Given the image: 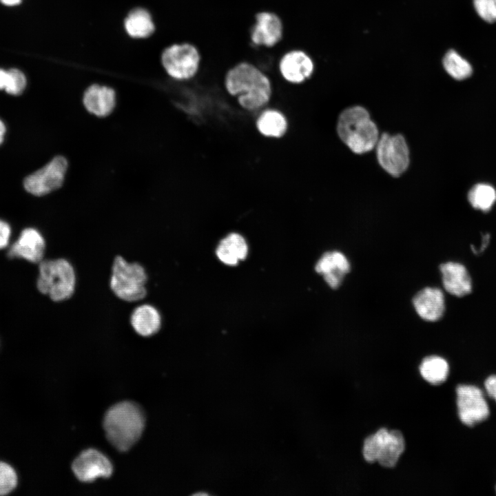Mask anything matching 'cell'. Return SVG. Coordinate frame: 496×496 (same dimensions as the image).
Returning <instances> with one entry per match:
<instances>
[{
	"mask_svg": "<svg viewBox=\"0 0 496 496\" xmlns=\"http://www.w3.org/2000/svg\"><path fill=\"white\" fill-rule=\"evenodd\" d=\"M225 87L230 95L237 96L245 110H258L267 104L272 94L269 77L256 65L241 61L227 70Z\"/></svg>",
	"mask_w": 496,
	"mask_h": 496,
	"instance_id": "1",
	"label": "cell"
},
{
	"mask_svg": "<svg viewBox=\"0 0 496 496\" xmlns=\"http://www.w3.org/2000/svg\"><path fill=\"white\" fill-rule=\"evenodd\" d=\"M144 426L143 410L137 404L128 401L110 407L103 420L108 441L120 451H127L138 440Z\"/></svg>",
	"mask_w": 496,
	"mask_h": 496,
	"instance_id": "2",
	"label": "cell"
},
{
	"mask_svg": "<svg viewBox=\"0 0 496 496\" xmlns=\"http://www.w3.org/2000/svg\"><path fill=\"white\" fill-rule=\"evenodd\" d=\"M340 138L354 153L361 154L375 147L380 138L375 123L369 112L362 106H353L343 110L337 123Z\"/></svg>",
	"mask_w": 496,
	"mask_h": 496,
	"instance_id": "3",
	"label": "cell"
},
{
	"mask_svg": "<svg viewBox=\"0 0 496 496\" xmlns=\"http://www.w3.org/2000/svg\"><path fill=\"white\" fill-rule=\"evenodd\" d=\"M148 273L142 264L129 261L120 254L114 257L109 287L116 298L127 303L144 300L148 294Z\"/></svg>",
	"mask_w": 496,
	"mask_h": 496,
	"instance_id": "4",
	"label": "cell"
},
{
	"mask_svg": "<svg viewBox=\"0 0 496 496\" xmlns=\"http://www.w3.org/2000/svg\"><path fill=\"white\" fill-rule=\"evenodd\" d=\"M76 285V271L68 259H43L39 263L37 287L52 301L60 302L70 299L74 295Z\"/></svg>",
	"mask_w": 496,
	"mask_h": 496,
	"instance_id": "5",
	"label": "cell"
},
{
	"mask_svg": "<svg viewBox=\"0 0 496 496\" xmlns=\"http://www.w3.org/2000/svg\"><path fill=\"white\" fill-rule=\"evenodd\" d=\"M405 449V440L398 430L379 429L364 441L362 454L364 459L378 462L386 468L394 467Z\"/></svg>",
	"mask_w": 496,
	"mask_h": 496,
	"instance_id": "6",
	"label": "cell"
},
{
	"mask_svg": "<svg viewBox=\"0 0 496 496\" xmlns=\"http://www.w3.org/2000/svg\"><path fill=\"white\" fill-rule=\"evenodd\" d=\"M201 56L198 48L189 42L174 43L161 55L162 65L167 74L179 81L195 76L200 68Z\"/></svg>",
	"mask_w": 496,
	"mask_h": 496,
	"instance_id": "7",
	"label": "cell"
},
{
	"mask_svg": "<svg viewBox=\"0 0 496 496\" xmlns=\"http://www.w3.org/2000/svg\"><path fill=\"white\" fill-rule=\"evenodd\" d=\"M380 165L390 175L397 177L409 165V149L405 138L400 134H382L375 145Z\"/></svg>",
	"mask_w": 496,
	"mask_h": 496,
	"instance_id": "8",
	"label": "cell"
},
{
	"mask_svg": "<svg viewBox=\"0 0 496 496\" xmlns=\"http://www.w3.org/2000/svg\"><path fill=\"white\" fill-rule=\"evenodd\" d=\"M68 167V163L65 157L55 156L25 178L24 188L28 193L37 196L50 194L62 186Z\"/></svg>",
	"mask_w": 496,
	"mask_h": 496,
	"instance_id": "9",
	"label": "cell"
},
{
	"mask_svg": "<svg viewBox=\"0 0 496 496\" xmlns=\"http://www.w3.org/2000/svg\"><path fill=\"white\" fill-rule=\"evenodd\" d=\"M456 393L458 415L462 423L472 426L488 417V406L478 387L461 384L457 387Z\"/></svg>",
	"mask_w": 496,
	"mask_h": 496,
	"instance_id": "10",
	"label": "cell"
},
{
	"mask_svg": "<svg viewBox=\"0 0 496 496\" xmlns=\"http://www.w3.org/2000/svg\"><path fill=\"white\" fill-rule=\"evenodd\" d=\"M72 468L76 477L83 482H92L100 477H108L113 471L107 457L94 448L81 452L74 460Z\"/></svg>",
	"mask_w": 496,
	"mask_h": 496,
	"instance_id": "11",
	"label": "cell"
},
{
	"mask_svg": "<svg viewBox=\"0 0 496 496\" xmlns=\"http://www.w3.org/2000/svg\"><path fill=\"white\" fill-rule=\"evenodd\" d=\"M283 36V23L275 12L260 11L255 15V23L250 30V39L257 46L273 48Z\"/></svg>",
	"mask_w": 496,
	"mask_h": 496,
	"instance_id": "12",
	"label": "cell"
},
{
	"mask_svg": "<svg viewBox=\"0 0 496 496\" xmlns=\"http://www.w3.org/2000/svg\"><path fill=\"white\" fill-rule=\"evenodd\" d=\"M278 70L285 81L300 84L313 74L314 63L305 51L293 49L281 56L278 63Z\"/></svg>",
	"mask_w": 496,
	"mask_h": 496,
	"instance_id": "13",
	"label": "cell"
},
{
	"mask_svg": "<svg viewBox=\"0 0 496 496\" xmlns=\"http://www.w3.org/2000/svg\"><path fill=\"white\" fill-rule=\"evenodd\" d=\"M45 241L42 234L36 229L28 227L23 229L18 239L8 251L10 258H22L32 263H39L43 260Z\"/></svg>",
	"mask_w": 496,
	"mask_h": 496,
	"instance_id": "14",
	"label": "cell"
},
{
	"mask_svg": "<svg viewBox=\"0 0 496 496\" xmlns=\"http://www.w3.org/2000/svg\"><path fill=\"white\" fill-rule=\"evenodd\" d=\"M413 304L419 316L428 322L440 320L445 311L444 296L441 289L426 287L413 298Z\"/></svg>",
	"mask_w": 496,
	"mask_h": 496,
	"instance_id": "15",
	"label": "cell"
},
{
	"mask_svg": "<svg viewBox=\"0 0 496 496\" xmlns=\"http://www.w3.org/2000/svg\"><path fill=\"white\" fill-rule=\"evenodd\" d=\"M130 324L132 330L144 338L158 333L162 326L160 311L149 303L140 304L134 307L130 316Z\"/></svg>",
	"mask_w": 496,
	"mask_h": 496,
	"instance_id": "16",
	"label": "cell"
},
{
	"mask_svg": "<svg viewBox=\"0 0 496 496\" xmlns=\"http://www.w3.org/2000/svg\"><path fill=\"white\" fill-rule=\"evenodd\" d=\"M316 272L323 276L332 289H337L344 276L350 271V263L341 252L334 251L324 254L316 265Z\"/></svg>",
	"mask_w": 496,
	"mask_h": 496,
	"instance_id": "17",
	"label": "cell"
},
{
	"mask_svg": "<svg viewBox=\"0 0 496 496\" xmlns=\"http://www.w3.org/2000/svg\"><path fill=\"white\" fill-rule=\"evenodd\" d=\"M83 103L90 114L105 117L110 115L115 108L116 93L110 87L93 84L85 91Z\"/></svg>",
	"mask_w": 496,
	"mask_h": 496,
	"instance_id": "18",
	"label": "cell"
},
{
	"mask_svg": "<svg viewBox=\"0 0 496 496\" xmlns=\"http://www.w3.org/2000/svg\"><path fill=\"white\" fill-rule=\"evenodd\" d=\"M444 288L450 294L462 297L472 291V282L466 268L455 262H447L440 265Z\"/></svg>",
	"mask_w": 496,
	"mask_h": 496,
	"instance_id": "19",
	"label": "cell"
},
{
	"mask_svg": "<svg viewBox=\"0 0 496 496\" xmlns=\"http://www.w3.org/2000/svg\"><path fill=\"white\" fill-rule=\"evenodd\" d=\"M248 246L245 238L237 233H231L224 238L216 249L219 260L228 265H235L247 255Z\"/></svg>",
	"mask_w": 496,
	"mask_h": 496,
	"instance_id": "20",
	"label": "cell"
},
{
	"mask_svg": "<svg viewBox=\"0 0 496 496\" xmlns=\"http://www.w3.org/2000/svg\"><path fill=\"white\" fill-rule=\"evenodd\" d=\"M126 32L133 38L143 39L154 31V24L150 14L143 8L132 10L124 21Z\"/></svg>",
	"mask_w": 496,
	"mask_h": 496,
	"instance_id": "21",
	"label": "cell"
},
{
	"mask_svg": "<svg viewBox=\"0 0 496 496\" xmlns=\"http://www.w3.org/2000/svg\"><path fill=\"white\" fill-rule=\"evenodd\" d=\"M256 127L260 134L268 137L280 138L287 128V122L285 116L274 110H267L258 117Z\"/></svg>",
	"mask_w": 496,
	"mask_h": 496,
	"instance_id": "22",
	"label": "cell"
},
{
	"mask_svg": "<svg viewBox=\"0 0 496 496\" xmlns=\"http://www.w3.org/2000/svg\"><path fill=\"white\" fill-rule=\"evenodd\" d=\"M449 371L446 360L437 355L426 357L420 366L422 377L428 383L438 385L444 382Z\"/></svg>",
	"mask_w": 496,
	"mask_h": 496,
	"instance_id": "23",
	"label": "cell"
},
{
	"mask_svg": "<svg viewBox=\"0 0 496 496\" xmlns=\"http://www.w3.org/2000/svg\"><path fill=\"white\" fill-rule=\"evenodd\" d=\"M468 199L473 208L485 212L489 211L496 201V191L490 185L479 183L471 189Z\"/></svg>",
	"mask_w": 496,
	"mask_h": 496,
	"instance_id": "24",
	"label": "cell"
},
{
	"mask_svg": "<svg viewBox=\"0 0 496 496\" xmlns=\"http://www.w3.org/2000/svg\"><path fill=\"white\" fill-rule=\"evenodd\" d=\"M443 66L446 72L456 80L467 79L473 72L469 62L454 50L446 52L443 59Z\"/></svg>",
	"mask_w": 496,
	"mask_h": 496,
	"instance_id": "25",
	"label": "cell"
},
{
	"mask_svg": "<svg viewBox=\"0 0 496 496\" xmlns=\"http://www.w3.org/2000/svg\"><path fill=\"white\" fill-rule=\"evenodd\" d=\"M26 86V78L18 69L0 68V90L12 95L21 94Z\"/></svg>",
	"mask_w": 496,
	"mask_h": 496,
	"instance_id": "26",
	"label": "cell"
},
{
	"mask_svg": "<svg viewBox=\"0 0 496 496\" xmlns=\"http://www.w3.org/2000/svg\"><path fill=\"white\" fill-rule=\"evenodd\" d=\"M17 484V475L14 468L7 463L0 462V496L13 490Z\"/></svg>",
	"mask_w": 496,
	"mask_h": 496,
	"instance_id": "27",
	"label": "cell"
},
{
	"mask_svg": "<svg viewBox=\"0 0 496 496\" xmlns=\"http://www.w3.org/2000/svg\"><path fill=\"white\" fill-rule=\"evenodd\" d=\"M478 15L488 23L496 21V0H473Z\"/></svg>",
	"mask_w": 496,
	"mask_h": 496,
	"instance_id": "28",
	"label": "cell"
},
{
	"mask_svg": "<svg viewBox=\"0 0 496 496\" xmlns=\"http://www.w3.org/2000/svg\"><path fill=\"white\" fill-rule=\"evenodd\" d=\"M10 235L11 228L9 224L0 220V249L8 246Z\"/></svg>",
	"mask_w": 496,
	"mask_h": 496,
	"instance_id": "29",
	"label": "cell"
},
{
	"mask_svg": "<svg viewBox=\"0 0 496 496\" xmlns=\"http://www.w3.org/2000/svg\"><path fill=\"white\" fill-rule=\"evenodd\" d=\"M484 385L488 395L496 401V375L489 376Z\"/></svg>",
	"mask_w": 496,
	"mask_h": 496,
	"instance_id": "30",
	"label": "cell"
},
{
	"mask_svg": "<svg viewBox=\"0 0 496 496\" xmlns=\"http://www.w3.org/2000/svg\"><path fill=\"white\" fill-rule=\"evenodd\" d=\"M6 127L3 122L0 119V145L3 143Z\"/></svg>",
	"mask_w": 496,
	"mask_h": 496,
	"instance_id": "31",
	"label": "cell"
},
{
	"mask_svg": "<svg viewBox=\"0 0 496 496\" xmlns=\"http://www.w3.org/2000/svg\"><path fill=\"white\" fill-rule=\"evenodd\" d=\"M2 3L6 6H16L19 4L21 0H0Z\"/></svg>",
	"mask_w": 496,
	"mask_h": 496,
	"instance_id": "32",
	"label": "cell"
}]
</instances>
